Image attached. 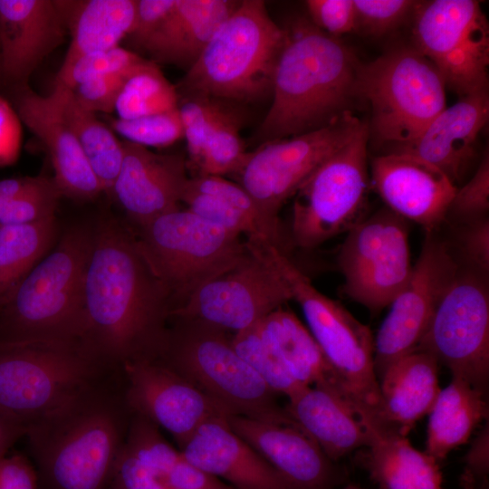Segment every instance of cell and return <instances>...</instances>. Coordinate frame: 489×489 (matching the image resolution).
I'll list each match as a JSON object with an SVG mask.
<instances>
[{"mask_svg": "<svg viewBox=\"0 0 489 489\" xmlns=\"http://www.w3.org/2000/svg\"><path fill=\"white\" fill-rule=\"evenodd\" d=\"M123 158L110 191L141 226L178 208L187 177L184 158L158 154L147 147L121 141Z\"/></svg>", "mask_w": 489, "mask_h": 489, "instance_id": "21", "label": "cell"}, {"mask_svg": "<svg viewBox=\"0 0 489 489\" xmlns=\"http://www.w3.org/2000/svg\"><path fill=\"white\" fill-rule=\"evenodd\" d=\"M141 227L140 250L172 298L178 301L176 308L248 251L241 235L188 209L167 213Z\"/></svg>", "mask_w": 489, "mask_h": 489, "instance_id": "10", "label": "cell"}, {"mask_svg": "<svg viewBox=\"0 0 489 489\" xmlns=\"http://www.w3.org/2000/svg\"><path fill=\"white\" fill-rule=\"evenodd\" d=\"M461 489H478V484L467 471H464L459 479Z\"/></svg>", "mask_w": 489, "mask_h": 489, "instance_id": "56", "label": "cell"}, {"mask_svg": "<svg viewBox=\"0 0 489 489\" xmlns=\"http://www.w3.org/2000/svg\"><path fill=\"white\" fill-rule=\"evenodd\" d=\"M120 369L131 412L168 431L180 448L204 422L228 417L198 388L158 359L131 361Z\"/></svg>", "mask_w": 489, "mask_h": 489, "instance_id": "18", "label": "cell"}, {"mask_svg": "<svg viewBox=\"0 0 489 489\" xmlns=\"http://www.w3.org/2000/svg\"><path fill=\"white\" fill-rule=\"evenodd\" d=\"M369 126L363 122L297 189L291 219L296 246L315 248L363 219L369 185Z\"/></svg>", "mask_w": 489, "mask_h": 489, "instance_id": "11", "label": "cell"}, {"mask_svg": "<svg viewBox=\"0 0 489 489\" xmlns=\"http://www.w3.org/2000/svg\"><path fill=\"white\" fill-rule=\"evenodd\" d=\"M111 369L81 340L0 343V413L26 429Z\"/></svg>", "mask_w": 489, "mask_h": 489, "instance_id": "8", "label": "cell"}, {"mask_svg": "<svg viewBox=\"0 0 489 489\" xmlns=\"http://www.w3.org/2000/svg\"><path fill=\"white\" fill-rule=\"evenodd\" d=\"M144 58L120 46L79 58L69 68L59 71L55 82L72 90L94 78L135 70Z\"/></svg>", "mask_w": 489, "mask_h": 489, "instance_id": "41", "label": "cell"}, {"mask_svg": "<svg viewBox=\"0 0 489 489\" xmlns=\"http://www.w3.org/2000/svg\"><path fill=\"white\" fill-rule=\"evenodd\" d=\"M184 138L191 164L197 168L205 146L215 129L235 113L220 100L206 96H187L178 104Z\"/></svg>", "mask_w": 489, "mask_h": 489, "instance_id": "38", "label": "cell"}, {"mask_svg": "<svg viewBox=\"0 0 489 489\" xmlns=\"http://www.w3.org/2000/svg\"><path fill=\"white\" fill-rule=\"evenodd\" d=\"M231 343L235 351L275 394L290 398L305 388L290 374L263 333L259 322L234 333Z\"/></svg>", "mask_w": 489, "mask_h": 489, "instance_id": "36", "label": "cell"}, {"mask_svg": "<svg viewBox=\"0 0 489 489\" xmlns=\"http://www.w3.org/2000/svg\"><path fill=\"white\" fill-rule=\"evenodd\" d=\"M371 183L386 207L426 233L446 219L457 187L434 165L404 153H385L371 162Z\"/></svg>", "mask_w": 489, "mask_h": 489, "instance_id": "20", "label": "cell"}, {"mask_svg": "<svg viewBox=\"0 0 489 489\" xmlns=\"http://www.w3.org/2000/svg\"><path fill=\"white\" fill-rule=\"evenodd\" d=\"M362 123L350 112L321 129L261 144L247 153L237 172L241 186L263 215L279 226L278 213L284 202Z\"/></svg>", "mask_w": 489, "mask_h": 489, "instance_id": "15", "label": "cell"}, {"mask_svg": "<svg viewBox=\"0 0 489 489\" xmlns=\"http://www.w3.org/2000/svg\"><path fill=\"white\" fill-rule=\"evenodd\" d=\"M188 185L200 193L220 198L246 215L280 230V226L272 224L263 215L254 200L241 185L219 176H197L188 178Z\"/></svg>", "mask_w": 489, "mask_h": 489, "instance_id": "47", "label": "cell"}, {"mask_svg": "<svg viewBox=\"0 0 489 489\" xmlns=\"http://www.w3.org/2000/svg\"><path fill=\"white\" fill-rule=\"evenodd\" d=\"M488 210L489 155L486 151L472 177L456 188L446 218L460 225L487 216Z\"/></svg>", "mask_w": 489, "mask_h": 489, "instance_id": "44", "label": "cell"}, {"mask_svg": "<svg viewBox=\"0 0 489 489\" xmlns=\"http://www.w3.org/2000/svg\"><path fill=\"white\" fill-rule=\"evenodd\" d=\"M263 333L302 386L338 383L319 345L296 315L283 307L259 321Z\"/></svg>", "mask_w": 489, "mask_h": 489, "instance_id": "32", "label": "cell"}, {"mask_svg": "<svg viewBox=\"0 0 489 489\" xmlns=\"http://www.w3.org/2000/svg\"><path fill=\"white\" fill-rule=\"evenodd\" d=\"M288 400L286 411L332 462L369 445L368 428L338 384L308 386Z\"/></svg>", "mask_w": 489, "mask_h": 489, "instance_id": "26", "label": "cell"}, {"mask_svg": "<svg viewBox=\"0 0 489 489\" xmlns=\"http://www.w3.org/2000/svg\"><path fill=\"white\" fill-rule=\"evenodd\" d=\"M67 28L56 0H0V68L19 86L58 46Z\"/></svg>", "mask_w": 489, "mask_h": 489, "instance_id": "22", "label": "cell"}, {"mask_svg": "<svg viewBox=\"0 0 489 489\" xmlns=\"http://www.w3.org/2000/svg\"><path fill=\"white\" fill-rule=\"evenodd\" d=\"M110 125L126 140L144 147H168L184 138L178 108L131 120L110 119Z\"/></svg>", "mask_w": 489, "mask_h": 489, "instance_id": "40", "label": "cell"}, {"mask_svg": "<svg viewBox=\"0 0 489 489\" xmlns=\"http://www.w3.org/2000/svg\"><path fill=\"white\" fill-rule=\"evenodd\" d=\"M287 30L270 17L264 2L240 1L180 82L187 96L242 102L272 96Z\"/></svg>", "mask_w": 489, "mask_h": 489, "instance_id": "6", "label": "cell"}, {"mask_svg": "<svg viewBox=\"0 0 489 489\" xmlns=\"http://www.w3.org/2000/svg\"><path fill=\"white\" fill-rule=\"evenodd\" d=\"M55 231L54 216L0 227V305L39 263Z\"/></svg>", "mask_w": 489, "mask_h": 489, "instance_id": "34", "label": "cell"}, {"mask_svg": "<svg viewBox=\"0 0 489 489\" xmlns=\"http://www.w3.org/2000/svg\"><path fill=\"white\" fill-rule=\"evenodd\" d=\"M248 243L289 286L308 330L367 428L379 430L380 395L370 329L318 291L279 246L261 239H249Z\"/></svg>", "mask_w": 489, "mask_h": 489, "instance_id": "4", "label": "cell"}, {"mask_svg": "<svg viewBox=\"0 0 489 489\" xmlns=\"http://www.w3.org/2000/svg\"><path fill=\"white\" fill-rule=\"evenodd\" d=\"M416 350L486 394L489 381V289L486 274L459 265Z\"/></svg>", "mask_w": 489, "mask_h": 489, "instance_id": "12", "label": "cell"}, {"mask_svg": "<svg viewBox=\"0 0 489 489\" xmlns=\"http://www.w3.org/2000/svg\"><path fill=\"white\" fill-rule=\"evenodd\" d=\"M488 118V90L460 97L411 143L392 153L409 154L434 165L456 186L474 160L477 138Z\"/></svg>", "mask_w": 489, "mask_h": 489, "instance_id": "24", "label": "cell"}, {"mask_svg": "<svg viewBox=\"0 0 489 489\" xmlns=\"http://www.w3.org/2000/svg\"><path fill=\"white\" fill-rule=\"evenodd\" d=\"M15 111L45 146L62 195L91 199L102 187L91 168L76 137L62 117L52 95L42 96L25 85L17 88Z\"/></svg>", "mask_w": 489, "mask_h": 489, "instance_id": "23", "label": "cell"}, {"mask_svg": "<svg viewBox=\"0 0 489 489\" xmlns=\"http://www.w3.org/2000/svg\"><path fill=\"white\" fill-rule=\"evenodd\" d=\"M135 70L94 78L79 84L72 91L77 101L85 110L94 114L97 112L109 114L115 111L117 99Z\"/></svg>", "mask_w": 489, "mask_h": 489, "instance_id": "45", "label": "cell"}, {"mask_svg": "<svg viewBox=\"0 0 489 489\" xmlns=\"http://www.w3.org/2000/svg\"><path fill=\"white\" fill-rule=\"evenodd\" d=\"M413 46L460 97L488 90L489 26L474 0L418 2Z\"/></svg>", "mask_w": 489, "mask_h": 489, "instance_id": "13", "label": "cell"}, {"mask_svg": "<svg viewBox=\"0 0 489 489\" xmlns=\"http://www.w3.org/2000/svg\"><path fill=\"white\" fill-rule=\"evenodd\" d=\"M226 422L291 489H333L341 481L334 462L291 416L282 422H270L230 415Z\"/></svg>", "mask_w": 489, "mask_h": 489, "instance_id": "19", "label": "cell"}, {"mask_svg": "<svg viewBox=\"0 0 489 489\" xmlns=\"http://www.w3.org/2000/svg\"><path fill=\"white\" fill-rule=\"evenodd\" d=\"M21 142L22 122L15 110L0 95V167L17 160Z\"/></svg>", "mask_w": 489, "mask_h": 489, "instance_id": "51", "label": "cell"}, {"mask_svg": "<svg viewBox=\"0 0 489 489\" xmlns=\"http://www.w3.org/2000/svg\"><path fill=\"white\" fill-rule=\"evenodd\" d=\"M158 360L184 377L228 416L270 422L290 417L275 394L235 351L226 331L177 319Z\"/></svg>", "mask_w": 489, "mask_h": 489, "instance_id": "7", "label": "cell"}, {"mask_svg": "<svg viewBox=\"0 0 489 489\" xmlns=\"http://www.w3.org/2000/svg\"><path fill=\"white\" fill-rule=\"evenodd\" d=\"M418 2L412 0H353L356 31L382 36L412 17Z\"/></svg>", "mask_w": 489, "mask_h": 489, "instance_id": "42", "label": "cell"}, {"mask_svg": "<svg viewBox=\"0 0 489 489\" xmlns=\"http://www.w3.org/2000/svg\"><path fill=\"white\" fill-rule=\"evenodd\" d=\"M457 225V245L467 266L487 274L489 272L488 216Z\"/></svg>", "mask_w": 489, "mask_h": 489, "instance_id": "48", "label": "cell"}, {"mask_svg": "<svg viewBox=\"0 0 489 489\" xmlns=\"http://www.w3.org/2000/svg\"><path fill=\"white\" fill-rule=\"evenodd\" d=\"M174 465L164 466L146 462L124 443L115 464L109 489H176L168 477V473Z\"/></svg>", "mask_w": 489, "mask_h": 489, "instance_id": "43", "label": "cell"}, {"mask_svg": "<svg viewBox=\"0 0 489 489\" xmlns=\"http://www.w3.org/2000/svg\"><path fill=\"white\" fill-rule=\"evenodd\" d=\"M0 489H39L33 463L18 454L0 456Z\"/></svg>", "mask_w": 489, "mask_h": 489, "instance_id": "53", "label": "cell"}, {"mask_svg": "<svg viewBox=\"0 0 489 489\" xmlns=\"http://www.w3.org/2000/svg\"><path fill=\"white\" fill-rule=\"evenodd\" d=\"M246 244L248 251L240 261L195 290L171 317L202 321L235 333L292 300L279 273Z\"/></svg>", "mask_w": 489, "mask_h": 489, "instance_id": "16", "label": "cell"}, {"mask_svg": "<svg viewBox=\"0 0 489 489\" xmlns=\"http://www.w3.org/2000/svg\"><path fill=\"white\" fill-rule=\"evenodd\" d=\"M54 181L44 177H24L0 179V197L5 198L60 197Z\"/></svg>", "mask_w": 489, "mask_h": 489, "instance_id": "52", "label": "cell"}, {"mask_svg": "<svg viewBox=\"0 0 489 489\" xmlns=\"http://www.w3.org/2000/svg\"><path fill=\"white\" fill-rule=\"evenodd\" d=\"M465 468L476 483L485 484L489 473V427L488 422L473 439L465 455Z\"/></svg>", "mask_w": 489, "mask_h": 489, "instance_id": "54", "label": "cell"}, {"mask_svg": "<svg viewBox=\"0 0 489 489\" xmlns=\"http://www.w3.org/2000/svg\"><path fill=\"white\" fill-rule=\"evenodd\" d=\"M239 119L235 116L215 129L197 166L198 176L223 177L239 171L247 156L239 134Z\"/></svg>", "mask_w": 489, "mask_h": 489, "instance_id": "39", "label": "cell"}, {"mask_svg": "<svg viewBox=\"0 0 489 489\" xmlns=\"http://www.w3.org/2000/svg\"><path fill=\"white\" fill-rule=\"evenodd\" d=\"M305 5L310 22L326 34L340 39L355 31L353 0H308Z\"/></svg>", "mask_w": 489, "mask_h": 489, "instance_id": "46", "label": "cell"}, {"mask_svg": "<svg viewBox=\"0 0 489 489\" xmlns=\"http://www.w3.org/2000/svg\"><path fill=\"white\" fill-rule=\"evenodd\" d=\"M425 452L440 462L465 444L488 417L485 394L465 379L452 376L429 412Z\"/></svg>", "mask_w": 489, "mask_h": 489, "instance_id": "31", "label": "cell"}, {"mask_svg": "<svg viewBox=\"0 0 489 489\" xmlns=\"http://www.w3.org/2000/svg\"><path fill=\"white\" fill-rule=\"evenodd\" d=\"M360 464L380 489H444L438 461L416 449L407 436L369 431Z\"/></svg>", "mask_w": 489, "mask_h": 489, "instance_id": "30", "label": "cell"}, {"mask_svg": "<svg viewBox=\"0 0 489 489\" xmlns=\"http://www.w3.org/2000/svg\"><path fill=\"white\" fill-rule=\"evenodd\" d=\"M59 197L5 198L0 197V227L54 216Z\"/></svg>", "mask_w": 489, "mask_h": 489, "instance_id": "50", "label": "cell"}, {"mask_svg": "<svg viewBox=\"0 0 489 489\" xmlns=\"http://www.w3.org/2000/svg\"><path fill=\"white\" fill-rule=\"evenodd\" d=\"M343 489H364V488H361V487L354 485V484H349V485L345 486Z\"/></svg>", "mask_w": 489, "mask_h": 489, "instance_id": "57", "label": "cell"}, {"mask_svg": "<svg viewBox=\"0 0 489 489\" xmlns=\"http://www.w3.org/2000/svg\"><path fill=\"white\" fill-rule=\"evenodd\" d=\"M379 432L407 436L431 411L440 392L438 363L427 351L415 350L391 364L379 380Z\"/></svg>", "mask_w": 489, "mask_h": 489, "instance_id": "27", "label": "cell"}, {"mask_svg": "<svg viewBox=\"0 0 489 489\" xmlns=\"http://www.w3.org/2000/svg\"><path fill=\"white\" fill-rule=\"evenodd\" d=\"M179 451L187 462L235 489H291L277 471L229 427L226 417L204 422Z\"/></svg>", "mask_w": 489, "mask_h": 489, "instance_id": "25", "label": "cell"}, {"mask_svg": "<svg viewBox=\"0 0 489 489\" xmlns=\"http://www.w3.org/2000/svg\"><path fill=\"white\" fill-rule=\"evenodd\" d=\"M238 4L232 0H176L169 15L142 50L158 62L187 71Z\"/></svg>", "mask_w": 489, "mask_h": 489, "instance_id": "28", "label": "cell"}, {"mask_svg": "<svg viewBox=\"0 0 489 489\" xmlns=\"http://www.w3.org/2000/svg\"><path fill=\"white\" fill-rule=\"evenodd\" d=\"M172 296L138 241L112 221L92 235L84 279L83 342L106 365L158 359L171 317Z\"/></svg>", "mask_w": 489, "mask_h": 489, "instance_id": "1", "label": "cell"}, {"mask_svg": "<svg viewBox=\"0 0 489 489\" xmlns=\"http://www.w3.org/2000/svg\"><path fill=\"white\" fill-rule=\"evenodd\" d=\"M347 233L338 254L342 292L378 312L390 305L411 273L408 221L384 207Z\"/></svg>", "mask_w": 489, "mask_h": 489, "instance_id": "14", "label": "cell"}, {"mask_svg": "<svg viewBox=\"0 0 489 489\" xmlns=\"http://www.w3.org/2000/svg\"><path fill=\"white\" fill-rule=\"evenodd\" d=\"M361 63L340 39L309 19L298 18L287 30L278 60L272 103L255 134L262 144L328 127L351 112L359 98Z\"/></svg>", "mask_w": 489, "mask_h": 489, "instance_id": "3", "label": "cell"}, {"mask_svg": "<svg viewBox=\"0 0 489 489\" xmlns=\"http://www.w3.org/2000/svg\"><path fill=\"white\" fill-rule=\"evenodd\" d=\"M435 233H426L409 278L390 303L374 340V368L379 380L391 364L417 348L459 267L450 245Z\"/></svg>", "mask_w": 489, "mask_h": 489, "instance_id": "17", "label": "cell"}, {"mask_svg": "<svg viewBox=\"0 0 489 489\" xmlns=\"http://www.w3.org/2000/svg\"><path fill=\"white\" fill-rule=\"evenodd\" d=\"M25 432L24 426L0 413V456L5 455Z\"/></svg>", "mask_w": 489, "mask_h": 489, "instance_id": "55", "label": "cell"}, {"mask_svg": "<svg viewBox=\"0 0 489 489\" xmlns=\"http://www.w3.org/2000/svg\"><path fill=\"white\" fill-rule=\"evenodd\" d=\"M176 0H137L135 19L128 34L129 41L143 49L171 13Z\"/></svg>", "mask_w": 489, "mask_h": 489, "instance_id": "49", "label": "cell"}, {"mask_svg": "<svg viewBox=\"0 0 489 489\" xmlns=\"http://www.w3.org/2000/svg\"><path fill=\"white\" fill-rule=\"evenodd\" d=\"M177 89L157 63L145 61L125 82L115 105L118 118L137 119L178 108Z\"/></svg>", "mask_w": 489, "mask_h": 489, "instance_id": "35", "label": "cell"}, {"mask_svg": "<svg viewBox=\"0 0 489 489\" xmlns=\"http://www.w3.org/2000/svg\"><path fill=\"white\" fill-rule=\"evenodd\" d=\"M92 235L84 227L68 231L0 305V343L82 340Z\"/></svg>", "mask_w": 489, "mask_h": 489, "instance_id": "5", "label": "cell"}, {"mask_svg": "<svg viewBox=\"0 0 489 489\" xmlns=\"http://www.w3.org/2000/svg\"><path fill=\"white\" fill-rule=\"evenodd\" d=\"M181 202L187 209L203 219L246 238H259L281 248V235L268 224L254 218L216 197L200 193L188 185L185 186Z\"/></svg>", "mask_w": 489, "mask_h": 489, "instance_id": "37", "label": "cell"}, {"mask_svg": "<svg viewBox=\"0 0 489 489\" xmlns=\"http://www.w3.org/2000/svg\"><path fill=\"white\" fill-rule=\"evenodd\" d=\"M121 369H111L26 427L39 489H109L128 436Z\"/></svg>", "mask_w": 489, "mask_h": 489, "instance_id": "2", "label": "cell"}, {"mask_svg": "<svg viewBox=\"0 0 489 489\" xmlns=\"http://www.w3.org/2000/svg\"><path fill=\"white\" fill-rule=\"evenodd\" d=\"M446 83L414 46L392 48L361 64L359 98L371 110L369 134L396 152L411 143L446 107Z\"/></svg>", "mask_w": 489, "mask_h": 489, "instance_id": "9", "label": "cell"}, {"mask_svg": "<svg viewBox=\"0 0 489 489\" xmlns=\"http://www.w3.org/2000/svg\"><path fill=\"white\" fill-rule=\"evenodd\" d=\"M51 95L76 137L103 191H110L120 172L123 149L112 129L81 106L72 91L54 82Z\"/></svg>", "mask_w": 489, "mask_h": 489, "instance_id": "33", "label": "cell"}, {"mask_svg": "<svg viewBox=\"0 0 489 489\" xmlns=\"http://www.w3.org/2000/svg\"><path fill=\"white\" fill-rule=\"evenodd\" d=\"M71 43L60 71L79 58L120 46L129 34L137 0L56 1Z\"/></svg>", "mask_w": 489, "mask_h": 489, "instance_id": "29", "label": "cell"}]
</instances>
